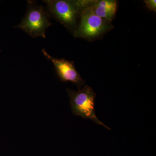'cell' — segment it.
Listing matches in <instances>:
<instances>
[{
  "instance_id": "cell-1",
  "label": "cell",
  "mask_w": 156,
  "mask_h": 156,
  "mask_svg": "<svg viewBox=\"0 0 156 156\" xmlns=\"http://www.w3.org/2000/svg\"><path fill=\"white\" fill-rule=\"evenodd\" d=\"M114 28L112 22L98 17L92 12L89 6V0H86L73 35L75 37L93 42L101 40Z\"/></svg>"
},
{
  "instance_id": "cell-2",
  "label": "cell",
  "mask_w": 156,
  "mask_h": 156,
  "mask_svg": "<svg viewBox=\"0 0 156 156\" xmlns=\"http://www.w3.org/2000/svg\"><path fill=\"white\" fill-rule=\"evenodd\" d=\"M47 11L50 17L64 26L73 35L86 0H45Z\"/></svg>"
},
{
  "instance_id": "cell-3",
  "label": "cell",
  "mask_w": 156,
  "mask_h": 156,
  "mask_svg": "<svg viewBox=\"0 0 156 156\" xmlns=\"http://www.w3.org/2000/svg\"><path fill=\"white\" fill-rule=\"evenodd\" d=\"M70 98L71 108L73 114L85 119H89L98 124L103 126L108 130L110 128L98 119L95 114V102L96 94L88 85L78 91L66 89Z\"/></svg>"
},
{
  "instance_id": "cell-4",
  "label": "cell",
  "mask_w": 156,
  "mask_h": 156,
  "mask_svg": "<svg viewBox=\"0 0 156 156\" xmlns=\"http://www.w3.org/2000/svg\"><path fill=\"white\" fill-rule=\"evenodd\" d=\"M50 18L43 6L37 5L33 1H29L25 16L14 28L20 29L32 37L46 38V30L51 25Z\"/></svg>"
},
{
  "instance_id": "cell-5",
  "label": "cell",
  "mask_w": 156,
  "mask_h": 156,
  "mask_svg": "<svg viewBox=\"0 0 156 156\" xmlns=\"http://www.w3.org/2000/svg\"><path fill=\"white\" fill-rule=\"evenodd\" d=\"M42 52L45 57L53 63L61 82H71L76 85L78 89H82L86 81L76 69L74 62L69 61L64 58H55L50 56L44 49L42 50Z\"/></svg>"
},
{
  "instance_id": "cell-6",
  "label": "cell",
  "mask_w": 156,
  "mask_h": 156,
  "mask_svg": "<svg viewBox=\"0 0 156 156\" xmlns=\"http://www.w3.org/2000/svg\"><path fill=\"white\" fill-rule=\"evenodd\" d=\"M92 12L98 17L112 22L116 15L118 2L116 0H89Z\"/></svg>"
},
{
  "instance_id": "cell-7",
  "label": "cell",
  "mask_w": 156,
  "mask_h": 156,
  "mask_svg": "<svg viewBox=\"0 0 156 156\" xmlns=\"http://www.w3.org/2000/svg\"><path fill=\"white\" fill-rule=\"evenodd\" d=\"M144 2L148 9L151 11L156 12V0H145Z\"/></svg>"
}]
</instances>
